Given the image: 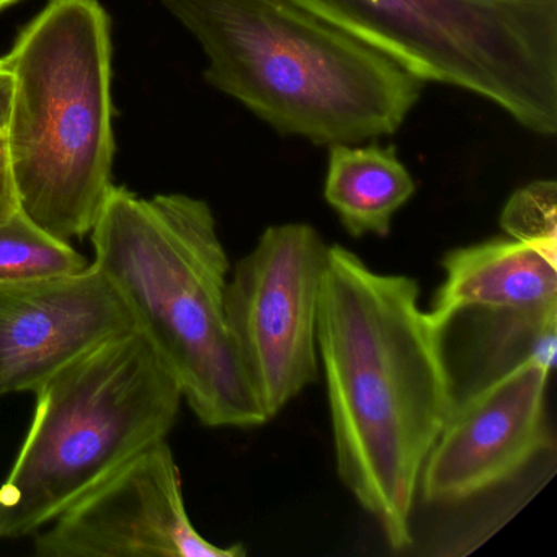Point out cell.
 I'll return each instance as SVG.
<instances>
[{
	"mask_svg": "<svg viewBox=\"0 0 557 557\" xmlns=\"http://www.w3.org/2000/svg\"><path fill=\"white\" fill-rule=\"evenodd\" d=\"M443 341L416 280L329 246L318 354L338 478L394 550L412 546L423 465L456 404Z\"/></svg>",
	"mask_w": 557,
	"mask_h": 557,
	"instance_id": "obj_1",
	"label": "cell"
},
{
	"mask_svg": "<svg viewBox=\"0 0 557 557\" xmlns=\"http://www.w3.org/2000/svg\"><path fill=\"white\" fill-rule=\"evenodd\" d=\"M208 60L205 81L282 136L394 135L425 83L292 0H162Z\"/></svg>",
	"mask_w": 557,
	"mask_h": 557,
	"instance_id": "obj_2",
	"label": "cell"
},
{
	"mask_svg": "<svg viewBox=\"0 0 557 557\" xmlns=\"http://www.w3.org/2000/svg\"><path fill=\"white\" fill-rule=\"evenodd\" d=\"M90 237L94 265L119 289L198 420L211 429L269 422L227 325L230 259L210 205L112 185Z\"/></svg>",
	"mask_w": 557,
	"mask_h": 557,
	"instance_id": "obj_3",
	"label": "cell"
},
{
	"mask_svg": "<svg viewBox=\"0 0 557 557\" xmlns=\"http://www.w3.org/2000/svg\"><path fill=\"white\" fill-rule=\"evenodd\" d=\"M18 208L63 240L89 236L115 159L110 18L99 0H48L4 58Z\"/></svg>",
	"mask_w": 557,
	"mask_h": 557,
	"instance_id": "obj_4",
	"label": "cell"
},
{
	"mask_svg": "<svg viewBox=\"0 0 557 557\" xmlns=\"http://www.w3.org/2000/svg\"><path fill=\"white\" fill-rule=\"evenodd\" d=\"M34 420L0 485V540L32 536L168 440L184 396L141 332L113 338L35 393Z\"/></svg>",
	"mask_w": 557,
	"mask_h": 557,
	"instance_id": "obj_5",
	"label": "cell"
},
{
	"mask_svg": "<svg viewBox=\"0 0 557 557\" xmlns=\"http://www.w3.org/2000/svg\"><path fill=\"white\" fill-rule=\"evenodd\" d=\"M419 77L557 133V0H292Z\"/></svg>",
	"mask_w": 557,
	"mask_h": 557,
	"instance_id": "obj_6",
	"label": "cell"
},
{
	"mask_svg": "<svg viewBox=\"0 0 557 557\" xmlns=\"http://www.w3.org/2000/svg\"><path fill=\"white\" fill-rule=\"evenodd\" d=\"M327 252L311 224H275L227 280V325L269 420L318 381V312Z\"/></svg>",
	"mask_w": 557,
	"mask_h": 557,
	"instance_id": "obj_7",
	"label": "cell"
},
{
	"mask_svg": "<svg viewBox=\"0 0 557 557\" xmlns=\"http://www.w3.org/2000/svg\"><path fill=\"white\" fill-rule=\"evenodd\" d=\"M40 557H240L198 533L168 440L136 456L35 533Z\"/></svg>",
	"mask_w": 557,
	"mask_h": 557,
	"instance_id": "obj_8",
	"label": "cell"
},
{
	"mask_svg": "<svg viewBox=\"0 0 557 557\" xmlns=\"http://www.w3.org/2000/svg\"><path fill=\"white\" fill-rule=\"evenodd\" d=\"M550 371L523 361L456 400L423 465V500L458 504L478 497L553 448L546 416Z\"/></svg>",
	"mask_w": 557,
	"mask_h": 557,
	"instance_id": "obj_9",
	"label": "cell"
},
{
	"mask_svg": "<svg viewBox=\"0 0 557 557\" xmlns=\"http://www.w3.org/2000/svg\"><path fill=\"white\" fill-rule=\"evenodd\" d=\"M135 331L125 299L94 263L63 278L0 285V397L35 394L64 368Z\"/></svg>",
	"mask_w": 557,
	"mask_h": 557,
	"instance_id": "obj_10",
	"label": "cell"
},
{
	"mask_svg": "<svg viewBox=\"0 0 557 557\" xmlns=\"http://www.w3.org/2000/svg\"><path fill=\"white\" fill-rule=\"evenodd\" d=\"M443 285L429 314L445 329L468 309L534 311L557 306V262L513 239H494L446 253Z\"/></svg>",
	"mask_w": 557,
	"mask_h": 557,
	"instance_id": "obj_11",
	"label": "cell"
},
{
	"mask_svg": "<svg viewBox=\"0 0 557 557\" xmlns=\"http://www.w3.org/2000/svg\"><path fill=\"white\" fill-rule=\"evenodd\" d=\"M416 194V182L394 146H329L324 198L350 236L386 237L394 214Z\"/></svg>",
	"mask_w": 557,
	"mask_h": 557,
	"instance_id": "obj_12",
	"label": "cell"
},
{
	"mask_svg": "<svg viewBox=\"0 0 557 557\" xmlns=\"http://www.w3.org/2000/svg\"><path fill=\"white\" fill-rule=\"evenodd\" d=\"M90 265L70 240L48 233L21 208L0 220V285L63 278Z\"/></svg>",
	"mask_w": 557,
	"mask_h": 557,
	"instance_id": "obj_13",
	"label": "cell"
},
{
	"mask_svg": "<svg viewBox=\"0 0 557 557\" xmlns=\"http://www.w3.org/2000/svg\"><path fill=\"white\" fill-rule=\"evenodd\" d=\"M484 354L492 376L523 361L554 368L556 361L557 306L534 311H484Z\"/></svg>",
	"mask_w": 557,
	"mask_h": 557,
	"instance_id": "obj_14",
	"label": "cell"
},
{
	"mask_svg": "<svg viewBox=\"0 0 557 557\" xmlns=\"http://www.w3.org/2000/svg\"><path fill=\"white\" fill-rule=\"evenodd\" d=\"M508 239L533 247L557 262V185L536 181L511 195L500 214Z\"/></svg>",
	"mask_w": 557,
	"mask_h": 557,
	"instance_id": "obj_15",
	"label": "cell"
},
{
	"mask_svg": "<svg viewBox=\"0 0 557 557\" xmlns=\"http://www.w3.org/2000/svg\"><path fill=\"white\" fill-rule=\"evenodd\" d=\"M14 185H12L11 171H9L8 149L5 139L0 141V220L17 210Z\"/></svg>",
	"mask_w": 557,
	"mask_h": 557,
	"instance_id": "obj_16",
	"label": "cell"
},
{
	"mask_svg": "<svg viewBox=\"0 0 557 557\" xmlns=\"http://www.w3.org/2000/svg\"><path fill=\"white\" fill-rule=\"evenodd\" d=\"M12 89H14V81H12L11 70L5 64L4 58H0V141L5 139L9 119H11Z\"/></svg>",
	"mask_w": 557,
	"mask_h": 557,
	"instance_id": "obj_17",
	"label": "cell"
},
{
	"mask_svg": "<svg viewBox=\"0 0 557 557\" xmlns=\"http://www.w3.org/2000/svg\"><path fill=\"white\" fill-rule=\"evenodd\" d=\"M17 2H21V0H0V11H2V9L9 8V5L17 4Z\"/></svg>",
	"mask_w": 557,
	"mask_h": 557,
	"instance_id": "obj_18",
	"label": "cell"
}]
</instances>
